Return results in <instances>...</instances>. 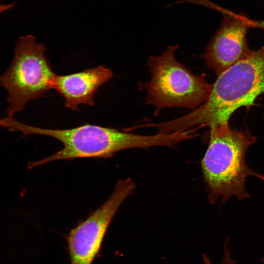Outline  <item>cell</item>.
<instances>
[{"mask_svg":"<svg viewBox=\"0 0 264 264\" xmlns=\"http://www.w3.org/2000/svg\"><path fill=\"white\" fill-rule=\"evenodd\" d=\"M264 93V45L220 74L207 100L191 112L160 123L165 133L228 123L242 107L254 105Z\"/></svg>","mask_w":264,"mask_h":264,"instance_id":"1","label":"cell"},{"mask_svg":"<svg viewBox=\"0 0 264 264\" xmlns=\"http://www.w3.org/2000/svg\"><path fill=\"white\" fill-rule=\"evenodd\" d=\"M46 50L33 35L18 39L12 63L0 78V85L7 91L8 116H13L28 102L43 97L51 89L55 73L45 55Z\"/></svg>","mask_w":264,"mask_h":264,"instance_id":"5","label":"cell"},{"mask_svg":"<svg viewBox=\"0 0 264 264\" xmlns=\"http://www.w3.org/2000/svg\"><path fill=\"white\" fill-rule=\"evenodd\" d=\"M210 128L209 145L201 161L209 203L215 204L220 199L223 204L232 197L239 200L248 198L247 178L264 181V176L250 169L245 161L247 150L256 137L248 129H231L228 123Z\"/></svg>","mask_w":264,"mask_h":264,"instance_id":"2","label":"cell"},{"mask_svg":"<svg viewBox=\"0 0 264 264\" xmlns=\"http://www.w3.org/2000/svg\"><path fill=\"white\" fill-rule=\"evenodd\" d=\"M135 186L130 178L118 180L108 200L70 230L67 237L70 264H92L113 218Z\"/></svg>","mask_w":264,"mask_h":264,"instance_id":"6","label":"cell"},{"mask_svg":"<svg viewBox=\"0 0 264 264\" xmlns=\"http://www.w3.org/2000/svg\"><path fill=\"white\" fill-rule=\"evenodd\" d=\"M251 27L257 28L264 30V20L257 21L251 19Z\"/></svg>","mask_w":264,"mask_h":264,"instance_id":"10","label":"cell"},{"mask_svg":"<svg viewBox=\"0 0 264 264\" xmlns=\"http://www.w3.org/2000/svg\"><path fill=\"white\" fill-rule=\"evenodd\" d=\"M204 264H212L209 258L206 255H203ZM235 261L233 260L230 254V249L228 242L226 240L224 245V250L222 261L220 264H235Z\"/></svg>","mask_w":264,"mask_h":264,"instance_id":"9","label":"cell"},{"mask_svg":"<svg viewBox=\"0 0 264 264\" xmlns=\"http://www.w3.org/2000/svg\"><path fill=\"white\" fill-rule=\"evenodd\" d=\"M262 261H263V263L264 264V258H263L262 259Z\"/></svg>","mask_w":264,"mask_h":264,"instance_id":"11","label":"cell"},{"mask_svg":"<svg viewBox=\"0 0 264 264\" xmlns=\"http://www.w3.org/2000/svg\"><path fill=\"white\" fill-rule=\"evenodd\" d=\"M113 75L110 69L103 66L68 75L55 74L51 82V89L56 90L64 98L66 108L76 111L82 104L93 106L95 92Z\"/></svg>","mask_w":264,"mask_h":264,"instance_id":"8","label":"cell"},{"mask_svg":"<svg viewBox=\"0 0 264 264\" xmlns=\"http://www.w3.org/2000/svg\"><path fill=\"white\" fill-rule=\"evenodd\" d=\"M179 47L178 44L169 45L161 54L148 59L151 78L143 86L145 103L154 107L155 115L165 108H197L210 94L212 85L176 59L175 53Z\"/></svg>","mask_w":264,"mask_h":264,"instance_id":"4","label":"cell"},{"mask_svg":"<svg viewBox=\"0 0 264 264\" xmlns=\"http://www.w3.org/2000/svg\"><path fill=\"white\" fill-rule=\"evenodd\" d=\"M1 126L9 130L19 131L24 135H43L60 141L63 147L43 159L29 162L28 169L61 160L80 158H107L126 149L148 148L157 143L154 135H142L119 130L86 124L67 129H50L30 126L7 116Z\"/></svg>","mask_w":264,"mask_h":264,"instance_id":"3","label":"cell"},{"mask_svg":"<svg viewBox=\"0 0 264 264\" xmlns=\"http://www.w3.org/2000/svg\"><path fill=\"white\" fill-rule=\"evenodd\" d=\"M251 19L226 12L203 56L207 66L219 75L251 52L246 41Z\"/></svg>","mask_w":264,"mask_h":264,"instance_id":"7","label":"cell"}]
</instances>
